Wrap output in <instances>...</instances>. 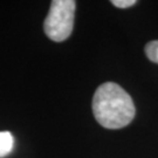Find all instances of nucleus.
<instances>
[{
  "mask_svg": "<svg viewBox=\"0 0 158 158\" xmlns=\"http://www.w3.org/2000/svg\"><path fill=\"white\" fill-rule=\"evenodd\" d=\"M95 119L107 129H121L135 117V104L131 96L114 82H106L96 89L93 97Z\"/></svg>",
  "mask_w": 158,
  "mask_h": 158,
  "instance_id": "nucleus-1",
  "label": "nucleus"
},
{
  "mask_svg": "<svg viewBox=\"0 0 158 158\" xmlns=\"http://www.w3.org/2000/svg\"><path fill=\"white\" fill-rule=\"evenodd\" d=\"M76 2L74 0H53L44 23L46 35L55 42L69 38L73 32Z\"/></svg>",
  "mask_w": 158,
  "mask_h": 158,
  "instance_id": "nucleus-2",
  "label": "nucleus"
},
{
  "mask_svg": "<svg viewBox=\"0 0 158 158\" xmlns=\"http://www.w3.org/2000/svg\"><path fill=\"white\" fill-rule=\"evenodd\" d=\"M14 138L10 131H0V158L6 157L13 150Z\"/></svg>",
  "mask_w": 158,
  "mask_h": 158,
  "instance_id": "nucleus-3",
  "label": "nucleus"
},
{
  "mask_svg": "<svg viewBox=\"0 0 158 158\" xmlns=\"http://www.w3.org/2000/svg\"><path fill=\"white\" fill-rule=\"evenodd\" d=\"M145 54L150 61L158 63V40L150 41L145 46Z\"/></svg>",
  "mask_w": 158,
  "mask_h": 158,
  "instance_id": "nucleus-4",
  "label": "nucleus"
},
{
  "mask_svg": "<svg viewBox=\"0 0 158 158\" xmlns=\"http://www.w3.org/2000/svg\"><path fill=\"white\" fill-rule=\"evenodd\" d=\"M137 2L136 0H113L111 4L118 8H127V7H131Z\"/></svg>",
  "mask_w": 158,
  "mask_h": 158,
  "instance_id": "nucleus-5",
  "label": "nucleus"
}]
</instances>
